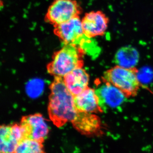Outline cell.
<instances>
[{
	"label": "cell",
	"mask_w": 153,
	"mask_h": 153,
	"mask_svg": "<svg viewBox=\"0 0 153 153\" xmlns=\"http://www.w3.org/2000/svg\"><path fill=\"white\" fill-rule=\"evenodd\" d=\"M54 32L65 44H72L82 49L90 38L86 36L79 16L54 27Z\"/></svg>",
	"instance_id": "4"
},
{
	"label": "cell",
	"mask_w": 153,
	"mask_h": 153,
	"mask_svg": "<svg viewBox=\"0 0 153 153\" xmlns=\"http://www.w3.org/2000/svg\"><path fill=\"white\" fill-rule=\"evenodd\" d=\"M48 108L50 120L58 127L71 123L77 114L74 96L67 88L63 77H55L51 84Z\"/></svg>",
	"instance_id": "1"
},
{
	"label": "cell",
	"mask_w": 153,
	"mask_h": 153,
	"mask_svg": "<svg viewBox=\"0 0 153 153\" xmlns=\"http://www.w3.org/2000/svg\"><path fill=\"white\" fill-rule=\"evenodd\" d=\"M71 123L76 130L85 136H102L104 133L101 120L96 114L78 111Z\"/></svg>",
	"instance_id": "7"
},
{
	"label": "cell",
	"mask_w": 153,
	"mask_h": 153,
	"mask_svg": "<svg viewBox=\"0 0 153 153\" xmlns=\"http://www.w3.org/2000/svg\"><path fill=\"white\" fill-rule=\"evenodd\" d=\"M0 153H14L19 142L24 139L20 125L1 126Z\"/></svg>",
	"instance_id": "10"
},
{
	"label": "cell",
	"mask_w": 153,
	"mask_h": 153,
	"mask_svg": "<svg viewBox=\"0 0 153 153\" xmlns=\"http://www.w3.org/2000/svg\"><path fill=\"white\" fill-rule=\"evenodd\" d=\"M43 143L36 140L24 139L19 142L14 153H46Z\"/></svg>",
	"instance_id": "14"
},
{
	"label": "cell",
	"mask_w": 153,
	"mask_h": 153,
	"mask_svg": "<svg viewBox=\"0 0 153 153\" xmlns=\"http://www.w3.org/2000/svg\"><path fill=\"white\" fill-rule=\"evenodd\" d=\"M63 79L67 88L74 96L88 87L89 75L82 67L72 70L65 75Z\"/></svg>",
	"instance_id": "12"
},
{
	"label": "cell",
	"mask_w": 153,
	"mask_h": 153,
	"mask_svg": "<svg viewBox=\"0 0 153 153\" xmlns=\"http://www.w3.org/2000/svg\"><path fill=\"white\" fill-rule=\"evenodd\" d=\"M84 54L79 47L72 44H65L53 55L52 61L47 66L48 73L55 77L63 78L75 68L82 67Z\"/></svg>",
	"instance_id": "2"
},
{
	"label": "cell",
	"mask_w": 153,
	"mask_h": 153,
	"mask_svg": "<svg viewBox=\"0 0 153 153\" xmlns=\"http://www.w3.org/2000/svg\"><path fill=\"white\" fill-rule=\"evenodd\" d=\"M138 73L136 67L116 65L104 72L102 80L120 90L126 98L134 97L137 94L141 86Z\"/></svg>",
	"instance_id": "3"
},
{
	"label": "cell",
	"mask_w": 153,
	"mask_h": 153,
	"mask_svg": "<svg viewBox=\"0 0 153 153\" xmlns=\"http://www.w3.org/2000/svg\"><path fill=\"white\" fill-rule=\"evenodd\" d=\"M81 11L76 0H54L47 10L45 20L55 27L79 16Z\"/></svg>",
	"instance_id": "5"
},
{
	"label": "cell",
	"mask_w": 153,
	"mask_h": 153,
	"mask_svg": "<svg viewBox=\"0 0 153 153\" xmlns=\"http://www.w3.org/2000/svg\"><path fill=\"white\" fill-rule=\"evenodd\" d=\"M74 102L79 111L94 114L103 112L95 89L87 87L81 93L74 96Z\"/></svg>",
	"instance_id": "11"
},
{
	"label": "cell",
	"mask_w": 153,
	"mask_h": 153,
	"mask_svg": "<svg viewBox=\"0 0 153 153\" xmlns=\"http://www.w3.org/2000/svg\"><path fill=\"white\" fill-rule=\"evenodd\" d=\"M139 59V54L135 48L127 46L120 48L116 53L114 60L117 65L131 68L137 64Z\"/></svg>",
	"instance_id": "13"
},
{
	"label": "cell",
	"mask_w": 153,
	"mask_h": 153,
	"mask_svg": "<svg viewBox=\"0 0 153 153\" xmlns=\"http://www.w3.org/2000/svg\"><path fill=\"white\" fill-rule=\"evenodd\" d=\"M20 125L24 139L36 140L44 143L49 134L48 125L40 114L23 117Z\"/></svg>",
	"instance_id": "6"
},
{
	"label": "cell",
	"mask_w": 153,
	"mask_h": 153,
	"mask_svg": "<svg viewBox=\"0 0 153 153\" xmlns=\"http://www.w3.org/2000/svg\"><path fill=\"white\" fill-rule=\"evenodd\" d=\"M102 82L103 84L99 85L95 90L100 105L104 112L105 109L120 106L126 97L120 90L110 83L103 80Z\"/></svg>",
	"instance_id": "9"
},
{
	"label": "cell",
	"mask_w": 153,
	"mask_h": 153,
	"mask_svg": "<svg viewBox=\"0 0 153 153\" xmlns=\"http://www.w3.org/2000/svg\"><path fill=\"white\" fill-rule=\"evenodd\" d=\"M81 19L84 33L92 38L104 36L110 22L106 14L100 10L88 12Z\"/></svg>",
	"instance_id": "8"
}]
</instances>
